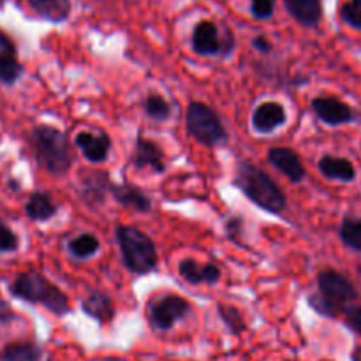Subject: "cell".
I'll return each instance as SVG.
<instances>
[{"label":"cell","mask_w":361,"mask_h":361,"mask_svg":"<svg viewBox=\"0 0 361 361\" xmlns=\"http://www.w3.org/2000/svg\"><path fill=\"white\" fill-rule=\"evenodd\" d=\"M235 185L242 190L247 200L268 214L279 215L288 207V197L281 187L268 173L250 162H240L236 168Z\"/></svg>","instance_id":"cell-1"},{"label":"cell","mask_w":361,"mask_h":361,"mask_svg":"<svg viewBox=\"0 0 361 361\" xmlns=\"http://www.w3.org/2000/svg\"><path fill=\"white\" fill-rule=\"evenodd\" d=\"M11 295L28 303H41L48 312L55 316H66L71 312L69 298L62 289L48 281L35 270L21 271L9 286Z\"/></svg>","instance_id":"cell-2"},{"label":"cell","mask_w":361,"mask_h":361,"mask_svg":"<svg viewBox=\"0 0 361 361\" xmlns=\"http://www.w3.org/2000/svg\"><path fill=\"white\" fill-rule=\"evenodd\" d=\"M37 162L51 175H66L74 162V152L66 133L51 126L34 127L30 134Z\"/></svg>","instance_id":"cell-3"},{"label":"cell","mask_w":361,"mask_h":361,"mask_svg":"<svg viewBox=\"0 0 361 361\" xmlns=\"http://www.w3.org/2000/svg\"><path fill=\"white\" fill-rule=\"evenodd\" d=\"M122 261L129 271L136 275L150 274L157 267V249L150 236L134 226H118L115 231Z\"/></svg>","instance_id":"cell-4"},{"label":"cell","mask_w":361,"mask_h":361,"mask_svg":"<svg viewBox=\"0 0 361 361\" xmlns=\"http://www.w3.org/2000/svg\"><path fill=\"white\" fill-rule=\"evenodd\" d=\"M190 46L201 56H229L236 48L235 35L228 25L219 27L212 20H201L194 25Z\"/></svg>","instance_id":"cell-5"},{"label":"cell","mask_w":361,"mask_h":361,"mask_svg":"<svg viewBox=\"0 0 361 361\" xmlns=\"http://www.w3.org/2000/svg\"><path fill=\"white\" fill-rule=\"evenodd\" d=\"M187 133L207 147H217L228 140L226 127L222 126V120L217 113L204 102L192 101L187 106L185 113Z\"/></svg>","instance_id":"cell-6"},{"label":"cell","mask_w":361,"mask_h":361,"mask_svg":"<svg viewBox=\"0 0 361 361\" xmlns=\"http://www.w3.org/2000/svg\"><path fill=\"white\" fill-rule=\"evenodd\" d=\"M190 312V303L185 298L173 293H166V295L152 298L147 307L148 321L157 330L166 331L171 330L180 319Z\"/></svg>","instance_id":"cell-7"},{"label":"cell","mask_w":361,"mask_h":361,"mask_svg":"<svg viewBox=\"0 0 361 361\" xmlns=\"http://www.w3.org/2000/svg\"><path fill=\"white\" fill-rule=\"evenodd\" d=\"M317 288H319L321 296L341 309H344L345 303H351L358 298V289L355 288V284L341 271L331 270V268L321 270L317 274Z\"/></svg>","instance_id":"cell-8"},{"label":"cell","mask_w":361,"mask_h":361,"mask_svg":"<svg viewBox=\"0 0 361 361\" xmlns=\"http://www.w3.org/2000/svg\"><path fill=\"white\" fill-rule=\"evenodd\" d=\"M312 109L321 122L331 127L344 126V123L355 122L356 120L355 109L338 97H335V95L316 97L312 101Z\"/></svg>","instance_id":"cell-9"},{"label":"cell","mask_w":361,"mask_h":361,"mask_svg":"<svg viewBox=\"0 0 361 361\" xmlns=\"http://www.w3.org/2000/svg\"><path fill=\"white\" fill-rule=\"evenodd\" d=\"M74 145L81 150L83 157L92 164H102L111 150V137L102 129L81 130L74 137Z\"/></svg>","instance_id":"cell-10"},{"label":"cell","mask_w":361,"mask_h":361,"mask_svg":"<svg viewBox=\"0 0 361 361\" xmlns=\"http://www.w3.org/2000/svg\"><path fill=\"white\" fill-rule=\"evenodd\" d=\"M288 122V113L281 102L267 101L257 106L250 116V126L259 134H271Z\"/></svg>","instance_id":"cell-11"},{"label":"cell","mask_w":361,"mask_h":361,"mask_svg":"<svg viewBox=\"0 0 361 361\" xmlns=\"http://www.w3.org/2000/svg\"><path fill=\"white\" fill-rule=\"evenodd\" d=\"M133 164L136 169H150L155 175H161L166 171L164 152L155 141L137 136L134 143Z\"/></svg>","instance_id":"cell-12"},{"label":"cell","mask_w":361,"mask_h":361,"mask_svg":"<svg viewBox=\"0 0 361 361\" xmlns=\"http://www.w3.org/2000/svg\"><path fill=\"white\" fill-rule=\"evenodd\" d=\"M268 161L274 168H277L282 175L288 176L293 183H300L305 178L307 171L303 168L302 159L298 157L293 148L288 147H274L268 152Z\"/></svg>","instance_id":"cell-13"},{"label":"cell","mask_w":361,"mask_h":361,"mask_svg":"<svg viewBox=\"0 0 361 361\" xmlns=\"http://www.w3.org/2000/svg\"><path fill=\"white\" fill-rule=\"evenodd\" d=\"M178 274L183 281H187L189 284L194 286H214L217 284L219 279H221V270H219L215 264L200 263V261L192 259V257H185V259L180 261Z\"/></svg>","instance_id":"cell-14"},{"label":"cell","mask_w":361,"mask_h":361,"mask_svg":"<svg viewBox=\"0 0 361 361\" xmlns=\"http://www.w3.org/2000/svg\"><path fill=\"white\" fill-rule=\"evenodd\" d=\"M23 73L13 39L0 30V83L13 85Z\"/></svg>","instance_id":"cell-15"},{"label":"cell","mask_w":361,"mask_h":361,"mask_svg":"<svg viewBox=\"0 0 361 361\" xmlns=\"http://www.w3.org/2000/svg\"><path fill=\"white\" fill-rule=\"evenodd\" d=\"M109 192H111L113 200L118 204H122V207L130 208V210L134 212H141V214L150 212V197H148L140 187L130 185V183H111Z\"/></svg>","instance_id":"cell-16"},{"label":"cell","mask_w":361,"mask_h":361,"mask_svg":"<svg viewBox=\"0 0 361 361\" xmlns=\"http://www.w3.org/2000/svg\"><path fill=\"white\" fill-rule=\"evenodd\" d=\"M288 13L303 27L314 28L323 20V2L321 0H284Z\"/></svg>","instance_id":"cell-17"},{"label":"cell","mask_w":361,"mask_h":361,"mask_svg":"<svg viewBox=\"0 0 361 361\" xmlns=\"http://www.w3.org/2000/svg\"><path fill=\"white\" fill-rule=\"evenodd\" d=\"M81 310L87 314L88 317L95 319L101 324L111 323L113 317H115V305H113V300L109 298L104 293H92L87 298L81 302Z\"/></svg>","instance_id":"cell-18"},{"label":"cell","mask_w":361,"mask_h":361,"mask_svg":"<svg viewBox=\"0 0 361 361\" xmlns=\"http://www.w3.org/2000/svg\"><path fill=\"white\" fill-rule=\"evenodd\" d=\"M321 175L328 180H338V182H353L356 178V169L349 159L334 157V155H324L317 162Z\"/></svg>","instance_id":"cell-19"},{"label":"cell","mask_w":361,"mask_h":361,"mask_svg":"<svg viewBox=\"0 0 361 361\" xmlns=\"http://www.w3.org/2000/svg\"><path fill=\"white\" fill-rule=\"evenodd\" d=\"M32 9L49 23H63L69 20L73 4L71 0H27Z\"/></svg>","instance_id":"cell-20"},{"label":"cell","mask_w":361,"mask_h":361,"mask_svg":"<svg viewBox=\"0 0 361 361\" xmlns=\"http://www.w3.org/2000/svg\"><path fill=\"white\" fill-rule=\"evenodd\" d=\"M25 214L30 221L46 222L56 215V203L48 192H34L25 203Z\"/></svg>","instance_id":"cell-21"},{"label":"cell","mask_w":361,"mask_h":361,"mask_svg":"<svg viewBox=\"0 0 361 361\" xmlns=\"http://www.w3.org/2000/svg\"><path fill=\"white\" fill-rule=\"evenodd\" d=\"M81 182H83V197L90 204H101L106 200V192H109V187L113 183L108 175L101 171L90 173Z\"/></svg>","instance_id":"cell-22"},{"label":"cell","mask_w":361,"mask_h":361,"mask_svg":"<svg viewBox=\"0 0 361 361\" xmlns=\"http://www.w3.org/2000/svg\"><path fill=\"white\" fill-rule=\"evenodd\" d=\"M2 361H39L41 360V349L32 342H13L7 344L0 353Z\"/></svg>","instance_id":"cell-23"},{"label":"cell","mask_w":361,"mask_h":361,"mask_svg":"<svg viewBox=\"0 0 361 361\" xmlns=\"http://www.w3.org/2000/svg\"><path fill=\"white\" fill-rule=\"evenodd\" d=\"M67 247H69L71 256H74L76 259H90L99 252L101 242L92 233H81V235L74 236Z\"/></svg>","instance_id":"cell-24"},{"label":"cell","mask_w":361,"mask_h":361,"mask_svg":"<svg viewBox=\"0 0 361 361\" xmlns=\"http://www.w3.org/2000/svg\"><path fill=\"white\" fill-rule=\"evenodd\" d=\"M143 109L154 122H166L171 116V106L161 94H148L143 102Z\"/></svg>","instance_id":"cell-25"},{"label":"cell","mask_w":361,"mask_h":361,"mask_svg":"<svg viewBox=\"0 0 361 361\" xmlns=\"http://www.w3.org/2000/svg\"><path fill=\"white\" fill-rule=\"evenodd\" d=\"M341 240L348 249L361 252V219H344L341 226Z\"/></svg>","instance_id":"cell-26"},{"label":"cell","mask_w":361,"mask_h":361,"mask_svg":"<svg viewBox=\"0 0 361 361\" xmlns=\"http://www.w3.org/2000/svg\"><path fill=\"white\" fill-rule=\"evenodd\" d=\"M217 310H219V316H221L222 323L228 326V330L231 331L233 335H240L245 331V328H247L245 319H243L242 312H240L236 307L228 305V303H219Z\"/></svg>","instance_id":"cell-27"},{"label":"cell","mask_w":361,"mask_h":361,"mask_svg":"<svg viewBox=\"0 0 361 361\" xmlns=\"http://www.w3.org/2000/svg\"><path fill=\"white\" fill-rule=\"evenodd\" d=\"M341 20L355 30H361V0H348L342 4Z\"/></svg>","instance_id":"cell-28"},{"label":"cell","mask_w":361,"mask_h":361,"mask_svg":"<svg viewBox=\"0 0 361 361\" xmlns=\"http://www.w3.org/2000/svg\"><path fill=\"white\" fill-rule=\"evenodd\" d=\"M309 305L312 307L317 314H321V316H326V317H335L338 314V310H341V307L334 305V303L328 302V300L321 295H310Z\"/></svg>","instance_id":"cell-29"},{"label":"cell","mask_w":361,"mask_h":361,"mask_svg":"<svg viewBox=\"0 0 361 361\" xmlns=\"http://www.w3.org/2000/svg\"><path fill=\"white\" fill-rule=\"evenodd\" d=\"M277 0H250V14L256 20H268L274 16Z\"/></svg>","instance_id":"cell-30"},{"label":"cell","mask_w":361,"mask_h":361,"mask_svg":"<svg viewBox=\"0 0 361 361\" xmlns=\"http://www.w3.org/2000/svg\"><path fill=\"white\" fill-rule=\"evenodd\" d=\"M20 242L13 229L0 219V252H14Z\"/></svg>","instance_id":"cell-31"},{"label":"cell","mask_w":361,"mask_h":361,"mask_svg":"<svg viewBox=\"0 0 361 361\" xmlns=\"http://www.w3.org/2000/svg\"><path fill=\"white\" fill-rule=\"evenodd\" d=\"M345 324L351 328L353 331L361 335V307H345Z\"/></svg>","instance_id":"cell-32"},{"label":"cell","mask_w":361,"mask_h":361,"mask_svg":"<svg viewBox=\"0 0 361 361\" xmlns=\"http://www.w3.org/2000/svg\"><path fill=\"white\" fill-rule=\"evenodd\" d=\"M226 235L233 240V242H238L242 238V229H243V222L240 217H233L229 221H226Z\"/></svg>","instance_id":"cell-33"},{"label":"cell","mask_w":361,"mask_h":361,"mask_svg":"<svg viewBox=\"0 0 361 361\" xmlns=\"http://www.w3.org/2000/svg\"><path fill=\"white\" fill-rule=\"evenodd\" d=\"M252 46L259 53H270L271 49H274V46H271L270 39H268L267 35H256V37L252 39Z\"/></svg>","instance_id":"cell-34"},{"label":"cell","mask_w":361,"mask_h":361,"mask_svg":"<svg viewBox=\"0 0 361 361\" xmlns=\"http://www.w3.org/2000/svg\"><path fill=\"white\" fill-rule=\"evenodd\" d=\"M351 361H361V345L355 348V351H353L351 355Z\"/></svg>","instance_id":"cell-35"},{"label":"cell","mask_w":361,"mask_h":361,"mask_svg":"<svg viewBox=\"0 0 361 361\" xmlns=\"http://www.w3.org/2000/svg\"><path fill=\"white\" fill-rule=\"evenodd\" d=\"M4 2V0H0V4H2Z\"/></svg>","instance_id":"cell-36"}]
</instances>
